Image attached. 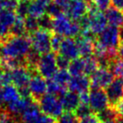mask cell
I'll return each mask as SVG.
<instances>
[{"label": "cell", "instance_id": "obj_32", "mask_svg": "<svg viewBox=\"0 0 123 123\" xmlns=\"http://www.w3.org/2000/svg\"><path fill=\"white\" fill-rule=\"evenodd\" d=\"M110 70L112 72L113 75L119 76L123 79V59H115L110 65Z\"/></svg>", "mask_w": 123, "mask_h": 123}, {"label": "cell", "instance_id": "obj_23", "mask_svg": "<svg viewBox=\"0 0 123 123\" xmlns=\"http://www.w3.org/2000/svg\"><path fill=\"white\" fill-rule=\"evenodd\" d=\"M46 6L44 4L38 2L36 0L31 1L29 3V9H28V15L34 17L36 19L41 18L46 14Z\"/></svg>", "mask_w": 123, "mask_h": 123}, {"label": "cell", "instance_id": "obj_47", "mask_svg": "<svg viewBox=\"0 0 123 123\" xmlns=\"http://www.w3.org/2000/svg\"><path fill=\"white\" fill-rule=\"evenodd\" d=\"M111 5L113 7L123 12V0H111Z\"/></svg>", "mask_w": 123, "mask_h": 123}, {"label": "cell", "instance_id": "obj_48", "mask_svg": "<svg viewBox=\"0 0 123 123\" xmlns=\"http://www.w3.org/2000/svg\"><path fill=\"white\" fill-rule=\"evenodd\" d=\"M54 3L58 4V6H60L61 7H63V9L65 8V6H67V4L69 2V0H52Z\"/></svg>", "mask_w": 123, "mask_h": 123}, {"label": "cell", "instance_id": "obj_25", "mask_svg": "<svg viewBox=\"0 0 123 123\" xmlns=\"http://www.w3.org/2000/svg\"><path fill=\"white\" fill-rule=\"evenodd\" d=\"M17 18V15L14 11L3 10L0 12V24L6 25L10 29Z\"/></svg>", "mask_w": 123, "mask_h": 123}, {"label": "cell", "instance_id": "obj_26", "mask_svg": "<svg viewBox=\"0 0 123 123\" xmlns=\"http://www.w3.org/2000/svg\"><path fill=\"white\" fill-rule=\"evenodd\" d=\"M26 33L24 18L18 17L10 28V36H24Z\"/></svg>", "mask_w": 123, "mask_h": 123}, {"label": "cell", "instance_id": "obj_53", "mask_svg": "<svg viewBox=\"0 0 123 123\" xmlns=\"http://www.w3.org/2000/svg\"><path fill=\"white\" fill-rule=\"evenodd\" d=\"M120 38L121 43H123V27L120 30Z\"/></svg>", "mask_w": 123, "mask_h": 123}, {"label": "cell", "instance_id": "obj_19", "mask_svg": "<svg viewBox=\"0 0 123 123\" xmlns=\"http://www.w3.org/2000/svg\"><path fill=\"white\" fill-rule=\"evenodd\" d=\"M34 100L32 98H19L15 102L7 104V111L14 116V115H22L25 110L27 109Z\"/></svg>", "mask_w": 123, "mask_h": 123}, {"label": "cell", "instance_id": "obj_2", "mask_svg": "<svg viewBox=\"0 0 123 123\" xmlns=\"http://www.w3.org/2000/svg\"><path fill=\"white\" fill-rule=\"evenodd\" d=\"M51 31L55 34L60 35L65 38L78 37L81 33V27L78 22L71 20L63 13L57 17L52 18Z\"/></svg>", "mask_w": 123, "mask_h": 123}, {"label": "cell", "instance_id": "obj_36", "mask_svg": "<svg viewBox=\"0 0 123 123\" xmlns=\"http://www.w3.org/2000/svg\"><path fill=\"white\" fill-rule=\"evenodd\" d=\"M39 22V28L46 31H51L52 29V18L49 17L48 14H45L41 18L38 19Z\"/></svg>", "mask_w": 123, "mask_h": 123}, {"label": "cell", "instance_id": "obj_12", "mask_svg": "<svg viewBox=\"0 0 123 123\" xmlns=\"http://www.w3.org/2000/svg\"><path fill=\"white\" fill-rule=\"evenodd\" d=\"M28 87L31 92V98L35 102H38L47 92V80H45V78L39 74H34L31 75Z\"/></svg>", "mask_w": 123, "mask_h": 123}, {"label": "cell", "instance_id": "obj_28", "mask_svg": "<svg viewBox=\"0 0 123 123\" xmlns=\"http://www.w3.org/2000/svg\"><path fill=\"white\" fill-rule=\"evenodd\" d=\"M67 91H68L67 87L58 85V83L55 82L52 78L47 80V92L48 93H51L56 96H60Z\"/></svg>", "mask_w": 123, "mask_h": 123}, {"label": "cell", "instance_id": "obj_22", "mask_svg": "<svg viewBox=\"0 0 123 123\" xmlns=\"http://www.w3.org/2000/svg\"><path fill=\"white\" fill-rule=\"evenodd\" d=\"M2 97L4 103L7 104L14 103L16 100L21 98L17 87L14 85H8L2 87Z\"/></svg>", "mask_w": 123, "mask_h": 123}, {"label": "cell", "instance_id": "obj_31", "mask_svg": "<svg viewBox=\"0 0 123 123\" xmlns=\"http://www.w3.org/2000/svg\"><path fill=\"white\" fill-rule=\"evenodd\" d=\"M64 13V9L63 7H61L60 6H58V4L51 2L49 3L46 6V14H48L49 17L55 18L60 15L61 14Z\"/></svg>", "mask_w": 123, "mask_h": 123}, {"label": "cell", "instance_id": "obj_5", "mask_svg": "<svg viewBox=\"0 0 123 123\" xmlns=\"http://www.w3.org/2000/svg\"><path fill=\"white\" fill-rule=\"evenodd\" d=\"M56 58L57 55L54 52L41 55L36 68L38 74L47 80L51 79L56 74V72L58 70Z\"/></svg>", "mask_w": 123, "mask_h": 123}, {"label": "cell", "instance_id": "obj_10", "mask_svg": "<svg viewBox=\"0 0 123 123\" xmlns=\"http://www.w3.org/2000/svg\"><path fill=\"white\" fill-rule=\"evenodd\" d=\"M113 73L110 68H99L93 74L90 75L91 88L105 89L114 80Z\"/></svg>", "mask_w": 123, "mask_h": 123}, {"label": "cell", "instance_id": "obj_13", "mask_svg": "<svg viewBox=\"0 0 123 123\" xmlns=\"http://www.w3.org/2000/svg\"><path fill=\"white\" fill-rule=\"evenodd\" d=\"M11 75L12 84L17 88H22L29 86L32 74L26 66H23L11 70Z\"/></svg>", "mask_w": 123, "mask_h": 123}, {"label": "cell", "instance_id": "obj_39", "mask_svg": "<svg viewBox=\"0 0 123 123\" xmlns=\"http://www.w3.org/2000/svg\"><path fill=\"white\" fill-rule=\"evenodd\" d=\"M8 85H12V75L11 70L4 69L0 72V86H6Z\"/></svg>", "mask_w": 123, "mask_h": 123}, {"label": "cell", "instance_id": "obj_3", "mask_svg": "<svg viewBox=\"0 0 123 123\" xmlns=\"http://www.w3.org/2000/svg\"><path fill=\"white\" fill-rule=\"evenodd\" d=\"M43 114L58 120L63 114V108L58 96L51 93H45L37 102Z\"/></svg>", "mask_w": 123, "mask_h": 123}, {"label": "cell", "instance_id": "obj_40", "mask_svg": "<svg viewBox=\"0 0 123 123\" xmlns=\"http://www.w3.org/2000/svg\"><path fill=\"white\" fill-rule=\"evenodd\" d=\"M62 41H63V37L58 34H53L51 36V41H50V45H51V50L54 52L55 54L59 51V49L61 46Z\"/></svg>", "mask_w": 123, "mask_h": 123}, {"label": "cell", "instance_id": "obj_7", "mask_svg": "<svg viewBox=\"0 0 123 123\" xmlns=\"http://www.w3.org/2000/svg\"><path fill=\"white\" fill-rule=\"evenodd\" d=\"M97 41L103 47H105L108 50L117 51L118 48L120 45V30L119 28L113 27V26H107L105 30L98 35Z\"/></svg>", "mask_w": 123, "mask_h": 123}, {"label": "cell", "instance_id": "obj_43", "mask_svg": "<svg viewBox=\"0 0 123 123\" xmlns=\"http://www.w3.org/2000/svg\"><path fill=\"white\" fill-rule=\"evenodd\" d=\"M30 123H58V121L56 119H53L51 117H49L43 113H41L37 119H35L34 120L31 121Z\"/></svg>", "mask_w": 123, "mask_h": 123}, {"label": "cell", "instance_id": "obj_56", "mask_svg": "<svg viewBox=\"0 0 123 123\" xmlns=\"http://www.w3.org/2000/svg\"><path fill=\"white\" fill-rule=\"evenodd\" d=\"M23 1H28V2H31V1H32V0H23Z\"/></svg>", "mask_w": 123, "mask_h": 123}, {"label": "cell", "instance_id": "obj_35", "mask_svg": "<svg viewBox=\"0 0 123 123\" xmlns=\"http://www.w3.org/2000/svg\"><path fill=\"white\" fill-rule=\"evenodd\" d=\"M58 123H80V120L74 112H64L57 120Z\"/></svg>", "mask_w": 123, "mask_h": 123}, {"label": "cell", "instance_id": "obj_57", "mask_svg": "<svg viewBox=\"0 0 123 123\" xmlns=\"http://www.w3.org/2000/svg\"><path fill=\"white\" fill-rule=\"evenodd\" d=\"M0 68H1V61H0Z\"/></svg>", "mask_w": 123, "mask_h": 123}, {"label": "cell", "instance_id": "obj_50", "mask_svg": "<svg viewBox=\"0 0 123 123\" xmlns=\"http://www.w3.org/2000/svg\"><path fill=\"white\" fill-rule=\"evenodd\" d=\"M117 53H118V56L120 59H123V43H120V45L118 48V50H117Z\"/></svg>", "mask_w": 123, "mask_h": 123}, {"label": "cell", "instance_id": "obj_6", "mask_svg": "<svg viewBox=\"0 0 123 123\" xmlns=\"http://www.w3.org/2000/svg\"><path fill=\"white\" fill-rule=\"evenodd\" d=\"M87 19H88V30L94 36H98L101 34L105 28L107 27V19L105 14L102 11L98 10L96 7L90 6L88 14H87Z\"/></svg>", "mask_w": 123, "mask_h": 123}, {"label": "cell", "instance_id": "obj_44", "mask_svg": "<svg viewBox=\"0 0 123 123\" xmlns=\"http://www.w3.org/2000/svg\"><path fill=\"white\" fill-rule=\"evenodd\" d=\"M10 36V29L6 25L0 24V42H3Z\"/></svg>", "mask_w": 123, "mask_h": 123}, {"label": "cell", "instance_id": "obj_30", "mask_svg": "<svg viewBox=\"0 0 123 123\" xmlns=\"http://www.w3.org/2000/svg\"><path fill=\"white\" fill-rule=\"evenodd\" d=\"M74 113H75V115L78 118L79 120H81V119L86 118V117L93 114V111H92V109H91V107H90L89 104L80 103Z\"/></svg>", "mask_w": 123, "mask_h": 123}, {"label": "cell", "instance_id": "obj_1", "mask_svg": "<svg viewBox=\"0 0 123 123\" xmlns=\"http://www.w3.org/2000/svg\"><path fill=\"white\" fill-rule=\"evenodd\" d=\"M31 49L29 36H9L0 44L1 59H24Z\"/></svg>", "mask_w": 123, "mask_h": 123}, {"label": "cell", "instance_id": "obj_8", "mask_svg": "<svg viewBox=\"0 0 123 123\" xmlns=\"http://www.w3.org/2000/svg\"><path fill=\"white\" fill-rule=\"evenodd\" d=\"M90 6L89 0H69L64 8V13L71 20L78 22L88 14Z\"/></svg>", "mask_w": 123, "mask_h": 123}, {"label": "cell", "instance_id": "obj_27", "mask_svg": "<svg viewBox=\"0 0 123 123\" xmlns=\"http://www.w3.org/2000/svg\"><path fill=\"white\" fill-rule=\"evenodd\" d=\"M70 78H71V75L69 74L68 70H67V69H58V71L56 72L54 76L52 77V79L55 82H57L58 85L67 87V88H68V84Z\"/></svg>", "mask_w": 123, "mask_h": 123}, {"label": "cell", "instance_id": "obj_11", "mask_svg": "<svg viewBox=\"0 0 123 123\" xmlns=\"http://www.w3.org/2000/svg\"><path fill=\"white\" fill-rule=\"evenodd\" d=\"M104 91L109 100L110 106L116 107L123 100V79L120 77L114 78Z\"/></svg>", "mask_w": 123, "mask_h": 123}, {"label": "cell", "instance_id": "obj_52", "mask_svg": "<svg viewBox=\"0 0 123 123\" xmlns=\"http://www.w3.org/2000/svg\"><path fill=\"white\" fill-rule=\"evenodd\" d=\"M3 97H2V88H0V107H2L3 105Z\"/></svg>", "mask_w": 123, "mask_h": 123}, {"label": "cell", "instance_id": "obj_37", "mask_svg": "<svg viewBox=\"0 0 123 123\" xmlns=\"http://www.w3.org/2000/svg\"><path fill=\"white\" fill-rule=\"evenodd\" d=\"M19 0H0V12L3 10L14 11L18 6Z\"/></svg>", "mask_w": 123, "mask_h": 123}, {"label": "cell", "instance_id": "obj_9", "mask_svg": "<svg viewBox=\"0 0 123 123\" xmlns=\"http://www.w3.org/2000/svg\"><path fill=\"white\" fill-rule=\"evenodd\" d=\"M89 105L94 113H98L110 106L109 100L103 89L91 88L89 91Z\"/></svg>", "mask_w": 123, "mask_h": 123}, {"label": "cell", "instance_id": "obj_29", "mask_svg": "<svg viewBox=\"0 0 123 123\" xmlns=\"http://www.w3.org/2000/svg\"><path fill=\"white\" fill-rule=\"evenodd\" d=\"M85 59V75H91L99 68V64L96 60V58L92 56L88 58H84Z\"/></svg>", "mask_w": 123, "mask_h": 123}, {"label": "cell", "instance_id": "obj_16", "mask_svg": "<svg viewBox=\"0 0 123 123\" xmlns=\"http://www.w3.org/2000/svg\"><path fill=\"white\" fill-rule=\"evenodd\" d=\"M59 100L65 112H75L76 108L80 104L79 94L71 91H67L61 94L59 96Z\"/></svg>", "mask_w": 123, "mask_h": 123}, {"label": "cell", "instance_id": "obj_14", "mask_svg": "<svg viewBox=\"0 0 123 123\" xmlns=\"http://www.w3.org/2000/svg\"><path fill=\"white\" fill-rule=\"evenodd\" d=\"M91 88L90 78L86 75H80L76 76H72L68 84V91L81 94L83 92H89Z\"/></svg>", "mask_w": 123, "mask_h": 123}, {"label": "cell", "instance_id": "obj_41", "mask_svg": "<svg viewBox=\"0 0 123 123\" xmlns=\"http://www.w3.org/2000/svg\"><path fill=\"white\" fill-rule=\"evenodd\" d=\"M0 123H18L7 110L0 109Z\"/></svg>", "mask_w": 123, "mask_h": 123}, {"label": "cell", "instance_id": "obj_21", "mask_svg": "<svg viewBox=\"0 0 123 123\" xmlns=\"http://www.w3.org/2000/svg\"><path fill=\"white\" fill-rule=\"evenodd\" d=\"M94 114L101 123L110 121V120H117L120 117L116 107H113V106H108L106 109L103 110L102 111L94 113Z\"/></svg>", "mask_w": 123, "mask_h": 123}, {"label": "cell", "instance_id": "obj_38", "mask_svg": "<svg viewBox=\"0 0 123 123\" xmlns=\"http://www.w3.org/2000/svg\"><path fill=\"white\" fill-rule=\"evenodd\" d=\"M92 6L96 7L100 11H106L111 7V0H89Z\"/></svg>", "mask_w": 123, "mask_h": 123}, {"label": "cell", "instance_id": "obj_33", "mask_svg": "<svg viewBox=\"0 0 123 123\" xmlns=\"http://www.w3.org/2000/svg\"><path fill=\"white\" fill-rule=\"evenodd\" d=\"M24 24H25V29H26V32H29L30 34L40 29L39 28V22L38 19L34 17H31L28 15L27 17L24 18Z\"/></svg>", "mask_w": 123, "mask_h": 123}, {"label": "cell", "instance_id": "obj_55", "mask_svg": "<svg viewBox=\"0 0 123 123\" xmlns=\"http://www.w3.org/2000/svg\"><path fill=\"white\" fill-rule=\"evenodd\" d=\"M103 123H117V120H110V121H106Z\"/></svg>", "mask_w": 123, "mask_h": 123}, {"label": "cell", "instance_id": "obj_34", "mask_svg": "<svg viewBox=\"0 0 123 123\" xmlns=\"http://www.w3.org/2000/svg\"><path fill=\"white\" fill-rule=\"evenodd\" d=\"M29 3L28 1L19 0L18 6L15 9V14L18 17L25 18L28 16V9H29Z\"/></svg>", "mask_w": 123, "mask_h": 123}, {"label": "cell", "instance_id": "obj_18", "mask_svg": "<svg viewBox=\"0 0 123 123\" xmlns=\"http://www.w3.org/2000/svg\"><path fill=\"white\" fill-rule=\"evenodd\" d=\"M105 17L111 26L116 28L123 27V12L115 7H110L105 11Z\"/></svg>", "mask_w": 123, "mask_h": 123}, {"label": "cell", "instance_id": "obj_54", "mask_svg": "<svg viewBox=\"0 0 123 123\" xmlns=\"http://www.w3.org/2000/svg\"><path fill=\"white\" fill-rule=\"evenodd\" d=\"M117 123H123V117L120 116L118 120H117Z\"/></svg>", "mask_w": 123, "mask_h": 123}, {"label": "cell", "instance_id": "obj_17", "mask_svg": "<svg viewBox=\"0 0 123 123\" xmlns=\"http://www.w3.org/2000/svg\"><path fill=\"white\" fill-rule=\"evenodd\" d=\"M77 48L79 50V54L83 58H88L93 56V50H94V40L90 38L84 37L82 35H79L75 39Z\"/></svg>", "mask_w": 123, "mask_h": 123}, {"label": "cell", "instance_id": "obj_4", "mask_svg": "<svg viewBox=\"0 0 123 123\" xmlns=\"http://www.w3.org/2000/svg\"><path fill=\"white\" fill-rule=\"evenodd\" d=\"M51 36L52 34L49 31L38 29L29 36L31 43V49L41 55L51 52Z\"/></svg>", "mask_w": 123, "mask_h": 123}, {"label": "cell", "instance_id": "obj_20", "mask_svg": "<svg viewBox=\"0 0 123 123\" xmlns=\"http://www.w3.org/2000/svg\"><path fill=\"white\" fill-rule=\"evenodd\" d=\"M39 104L37 102L33 101L30 106L24 111L21 115V123H30L31 121L37 119L41 114Z\"/></svg>", "mask_w": 123, "mask_h": 123}, {"label": "cell", "instance_id": "obj_15", "mask_svg": "<svg viewBox=\"0 0 123 123\" xmlns=\"http://www.w3.org/2000/svg\"><path fill=\"white\" fill-rule=\"evenodd\" d=\"M58 53L66 57L67 58H68L69 60L75 59V58H79V56H80L76 41L73 38L63 39Z\"/></svg>", "mask_w": 123, "mask_h": 123}, {"label": "cell", "instance_id": "obj_45", "mask_svg": "<svg viewBox=\"0 0 123 123\" xmlns=\"http://www.w3.org/2000/svg\"><path fill=\"white\" fill-rule=\"evenodd\" d=\"M80 123H101L99 121V120L96 118L95 114L93 113L90 116L86 117V118H84V119H81L80 120Z\"/></svg>", "mask_w": 123, "mask_h": 123}, {"label": "cell", "instance_id": "obj_49", "mask_svg": "<svg viewBox=\"0 0 123 123\" xmlns=\"http://www.w3.org/2000/svg\"><path fill=\"white\" fill-rule=\"evenodd\" d=\"M116 109H117V111H118V112H119V114H120V116L123 117V100L116 106Z\"/></svg>", "mask_w": 123, "mask_h": 123}, {"label": "cell", "instance_id": "obj_24", "mask_svg": "<svg viewBox=\"0 0 123 123\" xmlns=\"http://www.w3.org/2000/svg\"><path fill=\"white\" fill-rule=\"evenodd\" d=\"M68 72L72 76L85 75V59L84 58H77L70 61Z\"/></svg>", "mask_w": 123, "mask_h": 123}, {"label": "cell", "instance_id": "obj_46", "mask_svg": "<svg viewBox=\"0 0 123 123\" xmlns=\"http://www.w3.org/2000/svg\"><path fill=\"white\" fill-rule=\"evenodd\" d=\"M79 99H80V103L89 104V92H83L81 94H79Z\"/></svg>", "mask_w": 123, "mask_h": 123}, {"label": "cell", "instance_id": "obj_42", "mask_svg": "<svg viewBox=\"0 0 123 123\" xmlns=\"http://www.w3.org/2000/svg\"><path fill=\"white\" fill-rule=\"evenodd\" d=\"M56 60H57V66H58V69L68 68L70 61H71V60H69L68 58H67L66 57H64V56H62L60 54L57 55Z\"/></svg>", "mask_w": 123, "mask_h": 123}, {"label": "cell", "instance_id": "obj_51", "mask_svg": "<svg viewBox=\"0 0 123 123\" xmlns=\"http://www.w3.org/2000/svg\"><path fill=\"white\" fill-rule=\"evenodd\" d=\"M36 1H38V2H41V3L44 4L45 6H48L49 3H51L52 0H36Z\"/></svg>", "mask_w": 123, "mask_h": 123}]
</instances>
